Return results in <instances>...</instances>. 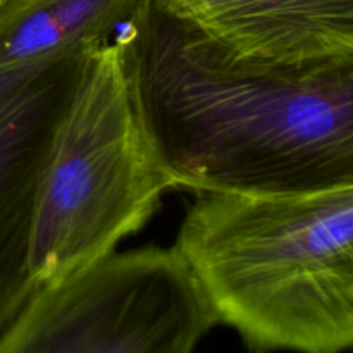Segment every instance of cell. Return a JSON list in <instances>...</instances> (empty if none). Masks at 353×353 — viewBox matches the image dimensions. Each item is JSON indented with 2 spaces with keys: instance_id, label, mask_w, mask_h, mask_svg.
I'll list each match as a JSON object with an SVG mask.
<instances>
[{
  "instance_id": "obj_1",
  "label": "cell",
  "mask_w": 353,
  "mask_h": 353,
  "mask_svg": "<svg viewBox=\"0 0 353 353\" xmlns=\"http://www.w3.org/2000/svg\"><path fill=\"white\" fill-rule=\"evenodd\" d=\"M112 41L172 190L288 195L353 186V64L240 61L165 0H140Z\"/></svg>"
},
{
  "instance_id": "obj_2",
  "label": "cell",
  "mask_w": 353,
  "mask_h": 353,
  "mask_svg": "<svg viewBox=\"0 0 353 353\" xmlns=\"http://www.w3.org/2000/svg\"><path fill=\"white\" fill-rule=\"evenodd\" d=\"M172 250L216 326L250 353L353 347V186L199 192Z\"/></svg>"
},
{
  "instance_id": "obj_3",
  "label": "cell",
  "mask_w": 353,
  "mask_h": 353,
  "mask_svg": "<svg viewBox=\"0 0 353 353\" xmlns=\"http://www.w3.org/2000/svg\"><path fill=\"white\" fill-rule=\"evenodd\" d=\"M169 190L110 40L88 57L45 168L30 243L34 286L116 252Z\"/></svg>"
},
{
  "instance_id": "obj_4",
  "label": "cell",
  "mask_w": 353,
  "mask_h": 353,
  "mask_svg": "<svg viewBox=\"0 0 353 353\" xmlns=\"http://www.w3.org/2000/svg\"><path fill=\"white\" fill-rule=\"evenodd\" d=\"M216 326L172 247L112 252L31 293L0 353H195Z\"/></svg>"
},
{
  "instance_id": "obj_5",
  "label": "cell",
  "mask_w": 353,
  "mask_h": 353,
  "mask_svg": "<svg viewBox=\"0 0 353 353\" xmlns=\"http://www.w3.org/2000/svg\"><path fill=\"white\" fill-rule=\"evenodd\" d=\"M99 47L81 45L0 68V331L37 290L30 243L41 179L88 57Z\"/></svg>"
},
{
  "instance_id": "obj_6",
  "label": "cell",
  "mask_w": 353,
  "mask_h": 353,
  "mask_svg": "<svg viewBox=\"0 0 353 353\" xmlns=\"http://www.w3.org/2000/svg\"><path fill=\"white\" fill-rule=\"evenodd\" d=\"M226 54L276 68L353 64V0H165Z\"/></svg>"
},
{
  "instance_id": "obj_7",
  "label": "cell",
  "mask_w": 353,
  "mask_h": 353,
  "mask_svg": "<svg viewBox=\"0 0 353 353\" xmlns=\"http://www.w3.org/2000/svg\"><path fill=\"white\" fill-rule=\"evenodd\" d=\"M140 0H2L0 68L31 64L81 45H103Z\"/></svg>"
},
{
  "instance_id": "obj_8",
  "label": "cell",
  "mask_w": 353,
  "mask_h": 353,
  "mask_svg": "<svg viewBox=\"0 0 353 353\" xmlns=\"http://www.w3.org/2000/svg\"><path fill=\"white\" fill-rule=\"evenodd\" d=\"M0 2H2V0H0Z\"/></svg>"
}]
</instances>
